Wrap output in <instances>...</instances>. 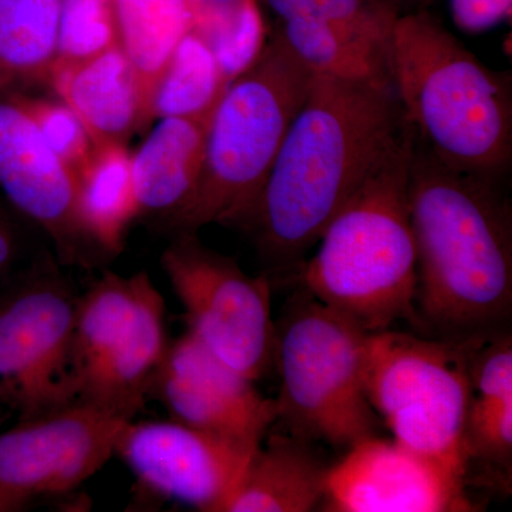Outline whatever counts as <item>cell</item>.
<instances>
[{
	"mask_svg": "<svg viewBox=\"0 0 512 512\" xmlns=\"http://www.w3.org/2000/svg\"><path fill=\"white\" fill-rule=\"evenodd\" d=\"M76 293L52 262L0 301V399L33 419L77 399L73 373Z\"/></svg>",
	"mask_w": 512,
	"mask_h": 512,
	"instance_id": "cell-9",
	"label": "cell"
},
{
	"mask_svg": "<svg viewBox=\"0 0 512 512\" xmlns=\"http://www.w3.org/2000/svg\"><path fill=\"white\" fill-rule=\"evenodd\" d=\"M414 130L352 195L301 271L302 288L367 333L417 318V252L410 222Z\"/></svg>",
	"mask_w": 512,
	"mask_h": 512,
	"instance_id": "cell-4",
	"label": "cell"
},
{
	"mask_svg": "<svg viewBox=\"0 0 512 512\" xmlns=\"http://www.w3.org/2000/svg\"><path fill=\"white\" fill-rule=\"evenodd\" d=\"M255 450L174 419H131L120 431L114 456L141 490L198 511L221 512Z\"/></svg>",
	"mask_w": 512,
	"mask_h": 512,
	"instance_id": "cell-11",
	"label": "cell"
},
{
	"mask_svg": "<svg viewBox=\"0 0 512 512\" xmlns=\"http://www.w3.org/2000/svg\"><path fill=\"white\" fill-rule=\"evenodd\" d=\"M8 96L28 114L52 153L77 180L96 150L82 120L62 100L40 99L20 92Z\"/></svg>",
	"mask_w": 512,
	"mask_h": 512,
	"instance_id": "cell-27",
	"label": "cell"
},
{
	"mask_svg": "<svg viewBox=\"0 0 512 512\" xmlns=\"http://www.w3.org/2000/svg\"><path fill=\"white\" fill-rule=\"evenodd\" d=\"M29 498L0 484V512L22 511L30 504Z\"/></svg>",
	"mask_w": 512,
	"mask_h": 512,
	"instance_id": "cell-34",
	"label": "cell"
},
{
	"mask_svg": "<svg viewBox=\"0 0 512 512\" xmlns=\"http://www.w3.org/2000/svg\"><path fill=\"white\" fill-rule=\"evenodd\" d=\"M119 43L150 101L175 47L197 22V0H113ZM148 121V120H147Z\"/></svg>",
	"mask_w": 512,
	"mask_h": 512,
	"instance_id": "cell-21",
	"label": "cell"
},
{
	"mask_svg": "<svg viewBox=\"0 0 512 512\" xmlns=\"http://www.w3.org/2000/svg\"><path fill=\"white\" fill-rule=\"evenodd\" d=\"M49 83L96 146L124 144L148 123L143 83L120 43L80 62L53 63Z\"/></svg>",
	"mask_w": 512,
	"mask_h": 512,
	"instance_id": "cell-15",
	"label": "cell"
},
{
	"mask_svg": "<svg viewBox=\"0 0 512 512\" xmlns=\"http://www.w3.org/2000/svg\"><path fill=\"white\" fill-rule=\"evenodd\" d=\"M161 266L183 305L188 332L241 375L254 382L264 377L276 346L268 278L245 274L195 234H178Z\"/></svg>",
	"mask_w": 512,
	"mask_h": 512,
	"instance_id": "cell-8",
	"label": "cell"
},
{
	"mask_svg": "<svg viewBox=\"0 0 512 512\" xmlns=\"http://www.w3.org/2000/svg\"><path fill=\"white\" fill-rule=\"evenodd\" d=\"M400 0H315L316 18L359 33L389 50Z\"/></svg>",
	"mask_w": 512,
	"mask_h": 512,
	"instance_id": "cell-29",
	"label": "cell"
},
{
	"mask_svg": "<svg viewBox=\"0 0 512 512\" xmlns=\"http://www.w3.org/2000/svg\"><path fill=\"white\" fill-rule=\"evenodd\" d=\"M211 117H165L133 154L138 215L168 218L190 198L204 163Z\"/></svg>",
	"mask_w": 512,
	"mask_h": 512,
	"instance_id": "cell-18",
	"label": "cell"
},
{
	"mask_svg": "<svg viewBox=\"0 0 512 512\" xmlns=\"http://www.w3.org/2000/svg\"><path fill=\"white\" fill-rule=\"evenodd\" d=\"M301 291L276 329V421L298 439L349 448L380 424L366 394L369 333Z\"/></svg>",
	"mask_w": 512,
	"mask_h": 512,
	"instance_id": "cell-6",
	"label": "cell"
},
{
	"mask_svg": "<svg viewBox=\"0 0 512 512\" xmlns=\"http://www.w3.org/2000/svg\"><path fill=\"white\" fill-rule=\"evenodd\" d=\"M328 467L326 511L454 512L473 511L463 478L437 461L397 441L367 437Z\"/></svg>",
	"mask_w": 512,
	"mask_h": 512,
	"instance_id": "cell-13",
	"label": "cell"
},
{
	"mask_svg": "<svg viewBox=\"0 0 512 512\" xmlns=\"http://www.w3.org/2000/svg\"><path fill=\"white\" fill-rule=\"evenodd\" d=\"M313 80L276 32L254 64L228 84L211 117L194 191L167 218L178 234L244 222Z\"/></svg>",
	"mask_w": 512,
	"mask_h": 512,
	"instance_id": "cell-5",
	"label": "cell"
},
{
	"mask_svg": "<svg viewBox=\"0 0 512 512\" xmlns=\"http://www.w3.org/2000/svg\"><path fill=\"white\" fill-rule=\"evenodd\" d=\"M279 18L288 20L315 15V0H265Z\"/></svg>",
	"mask_w": 512,
	"mask_h": 512,
	"instance_id": "cell-33",
	"label": "cell"
},
{
	"mask_svg": "<svg viewBox=\"0 0 512 512\" xmlns=\"http://www.w3.org/2000/svg\"><path fill=\"white\" fill-rule=\"evenodd\" d=\"M468 377L473 396L512 397V339L507 329L474 339Z\"/></svg>",
	"mask_w": 512,
	"mask_h": 512,
	"instance_id": "cell-30",
	"label": "cell"
},
{
	"mask_svg": "<svg viewBox=\"0 0 512 512\" xmlns=\"http://www.w3.org/2000/svg\"><path fill=\"white\" fill-rule=\"evenodd\" d=\"M133 154L124 144L96 146L76 180L80 227L92 249L119 254L128 225L138 217Z\"/></svg>",
	"mask_w": 512,
	"mask_h": 512,
	"instance_id": "cell-19",
	"label": "cell"
},
{
	"mask_svg": "<svg viewBox=\"0 0 512 512\" xmlns=\"http://www.w3.org/2000/svg\"><path fill=\"white\" fill-rule=\"evenodd\" d=\"M286 45L315 76L342 79L390 77L386 47L316 16L284 20Z\"/></svg>",
	"mask_w": 512,
	"mask_h": 512,
	"instance_id": "cell-22",
	"label": "cell"
},
{
	"mask_svg": "<svg viewBox=\"0 0 512 512\" xmlns=\"http://www.w3.org/2000/svg\"><path fill=\"white\" fill-rule=\"evenodd\" d=\"M467 460L511 466L512 397H471L464 423Z\"/></svg>",
	"mask_w": 512,
	"mask_h": 512,
	"instance_id": "cell-28",
	"label": "cell"
},
{
	"mask_svg": "<svg viewBox=\"0 0 512 512\" xmlns=\"http://www.w3.org/2000/svg\"><path fill=\"white\" fill-rule=\"evenodd\" d=\"M474 339L421 338L393 329L369 333L366 394L393 440L466 480L464 423Z\"/></svg>",
	"mask_w": 512,
	"mask_h": 512,
	"instance_id": "cell-7",
	"label": "cell"
},
{
	"mask_svg": "<svg viewBox=\"0 0 512 512\" xmlns=\"http://www.w3.org/2000/svg\"><path fill=\"white\" fill-rule=\"evenodd\" d=\"M18 254L15 229L8 218L0 212V279L9 271Z\"/></svg>",
	"mask_w": 512,
	"mask_h": 512,
	"instance_id": "cell-32",
	"label": "cell"
},
{
	"mask_svg": "<svg viewBox=\"0 0 512 512\" xmlns=\"http://www.w3.org/2000/svg\"><path fill=\"white\" fill-rule=\"evenodd\" d=\"M194 28L210 45L225 83L245 72L266 45L265 25L255 0L198 3Z\"/></svg>",
	"mask_w": 512,
	"mask_h": 512,
	"instance_id": "cell-25",
	"label": "cell"
},
{
	"mask_svg": "<svg viewBox=\"0 0 512 512\" xmlns=\"http://www.w3.org/2000/svg\"><path fill=\"white\" fill-rule=\"evenodd\" d=\"M117 43L113 0H62L55 62H80Z\"/></svg>",
	"mask_w": 512,
	"mask_h": 512,
	"instance_id": "cell-26",
	"label": "cell"
},
{
	"mask_svg": "<svg viewBox=\"0 0 512 512\" xmlns=\"http://www.w3.org/2000/svg\"><path fill=\"white\" fill-rule=\"evenodd\" d=\"M409 2H413V3H426V2H429V0H409Z\"/></svg>",
	"mask_w": 512,
	"mask_h": 512,
	"instance_id": "cell-35",
	"label": "cell"
},
{
	"mask_svg": "<svg viewBox=\"0 0 512 512\" xmlns=\"http://www.w3.org/2000/svg\"><path fill=\"white\" fill-rule=\"evenodd\" d=\"M409 127L390 77L315 76L241 227L276 264L298 261Z\"/></svg>",
	"mask_w": 512,
	"mask_h": 512,
	"instance_id": "cell-1",
	"label": "cell"
},
{
	"mask_svg": "<svg viewBox=\"0 0 512 512\" xmlns=\"http://www.w3.org/2000/svg\"><path fill=\"white\" fill-rule=\"evenodd\" d=\"M62 0H0V94L49 82Z\"/></svg>",
	"mask_w": 512,
	"mask_h": 512,
	"instance_id": "cell-20",
	"label": "cell"
},
{
	"mask_svg": "<svg viewBox=\"0 0 512 512\" xmlns=\"http://www.w3.org/2000/svg\"><path fill=\"white\" fill-rule=\"evenodd\" d=\"M227 86L207 40L197 29H191L158 77L148 101L147 120L207 119L214 114Z\"/></svg>",
	"mask_w": 512,
	"mask_h": 512,
	"instance_id": "cell-23",
	"label": "cell"
},
{
	"mask_svg": "<svg viewBox=\"0 0 512 512\" xmlns=\"http://www.w3.org/2000/svg\"><path fill=\"white\" fill-rule=\"evenodd\" d=\"M151 394L171 419L254 450L276 421L275 400L262 396L254 380L221 362L188 330L170 342Z\"/></svg>",
	"mask_w": 512,
	"mask_h": 512,
	"instance_id": "cell-12",
	"label": "cell"
},
{
	"mask_svg": "<svg viewBox=\"0 0 512 512\" xmlns=\"http://www.w3.org/2000/svg\"><path fill=\"white\" fill-rule=\"evenodd\" d=\"M501 175L448 167L414 133L409 170L420 330L466 340L507 329L511 204Z\"/></svg>",
	"mask_w": 512,
	"mask_h": 512,
	"instance_id": "cell-2",
	"label": "cell"
},
{
	"mask_svg": "<svg viewBox=\"0 0 512 512\" xmlns=\"http://www.w3.org/2000/svg\"><path fill=\"white\" fill-rule=\"evenodd\" d=\"M512 0H451V13L458 29L480 33L510 18Z\"/></svg>",
	"mask_w": 512,
	"mask_h": 512,
	"instance_id": "cell-31",
	"label": "cell"
},
{
	"mask_svg": "<svg viewBox=\"0 0 512 512\" xmlns=\"http://www.w3.org/2000/svg\"><path fill=\"white\" fill-rule=\"evenodd\" d=\"M0 188L45 229L63 264L89 261L90 245L77 217L76 180L8 94H0Z\"/></svg>",
	"mask_w": 512,
	"mask_h": 512,
	"instance_id": "cell-14",
	"label": "cell"
},
{
	"mask_svg": "<svg viewBox=\"0 0 512 512\" xmlns=\"http://www.w3.org/2000/svg\"><path fill=\"white\" fill-rule=\"evenodd\" d=\"M130 417L76 399L0 433V484L33 500L72 493L114 457Z\"/></svg>",
	"mask_w": 512,
	"mask_h": 512,
	"instance_id": "cell-10",
	"label": "cell"
},
{
	"mask_svg": "<svg viewBox=\"0 0 512 512\" xmlns=\"http://www.w3.org/2000/svg\"><path fill=\"white\" fill-rule=\"evenodd\" d=\"M151 279L146 272H104L77 298L73 332L74 379L93 366L127 329Z\"/></svg>",
	"mask_w": 512,
	"mask_h": 512,
	"instance_id": "cell-24",
	"label": "cell"
},
{
	"mask_svg": "<svg viewBox=\"0 0 512 512\" xmlns=\"http://www.w3.org/2000/svg\"><path fill=\"white\" fill-rule=\"evenodd\" d=\"M404 119L448 167L503 175L512 157L511 76L495 72L420 10L399 16L387 50Z\"/></svg>",
	"mask_w": 512,
	"mask_h": 512,
	"instance_id": "cell-3",
	"label": "cell"
},
{
	"mask_svg": "<svg viewBox=\"0 0 512 512\" xmlns=\"http://www.w3.org/2000/svg\"><path fill=\"white\" fill-rule=\"evenodd\" d=\"M325 466L311 441L274 434L249 457L221 512H308L325 498Z\"/></svg>",
	"mask_w": 512,
	"mask_h": 512,
	"instance_id": "cell-17",
	"label": "cell"
},
{
	"mask_svg": "<svg viewBox=\"0 0 512 512\" xmlns=\"http://www.w3.org/2000/svg\"><path fill=\"white\" fill-rule=\"evenodd\" d=\"M168 346L164 299L150 282L127 329L77 377V399L99 403L134 419Z\"/></svg>",
	"mask_w": 512,
	"mask_h": 512,
	"instance_id": "cell-16",
	"label": "cell"
}]
</instances>
